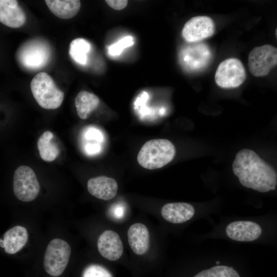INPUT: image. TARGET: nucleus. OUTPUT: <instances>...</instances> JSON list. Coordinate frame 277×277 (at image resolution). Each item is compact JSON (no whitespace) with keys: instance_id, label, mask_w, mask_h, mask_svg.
<instances>
[{"instance_id":"1","label":"nucleus","mask_w":277,"mask_h":277,"mask_svg":"<svg viewBox=\"0 0 277 277\" xmlns=\"http://www.w3.org/2000/svg\"><path fill=\"white\" fill-rule=\"evenodd\" d=\"M232 170L245 187L261 192L275 189L276 172L252 150L243 149L236 153Z\"/></svg>"},{"instance_id":"2","label":"nucleus","mask_w":277,"mask_h":277,"mask_svg":"<svg viewBox=\"0 0 277 277\" xmlns=\"http://www.w3.org/2000/svg\"><path fill=\"white\" fill-rule=\"evenodd\" d=\"M175 152V148L170 141L164 138L153 139L143 145L137 160L143 168L153 170L161 168L170 163Z\"/></svg>"},{"instance_id":"3","label":"nucleus","mask_w":277,"mask_h":277,"mask_svg":"<svg viewBox=\"0 0 277 277\" xmlns=\"http://www.w3.org/2000/svg\"><path fill=\"white\" fill-rule=\"evenodd\" d=\"M32 93L38 104L46 109H55L62 104L64 93L48 73L42 72L32 78L30 83Z\"/></svg>"},{"instance_id":"4","label":"nucleus","mask_w":277,"mask_h":277,"mask_svg":"<svg viewBox=\"0 0 277 277\" xmlns=\"http://www.w3.org/2000/svg\"><path fill=\"white\" fill-rule=\"evenodd\" d=\"M71 252V247L65 241L58 238L51 240L47 246L44 257L43 264L46 272L53 276L61 275L68 264Z\"/></svg>"},{"instance_id":"5","label":"nucleus","mask_w":277,"mask_h":277,"mask_svg":"<svg viewBox=\"0 0 277 277\" xmlns=\"http://www.w3.org/2000/svg\"><path fill=\"white\" fill-rule=\"evenodd\" d=\"M13 185L14 195L23 202L32 201L39 192V185L36 175L27 166L17 168L14 173Z\"/></svg>"},{"instance_id":"6","label":"nucleus","mask_w":277,"mask_h":277,"mask_svg":"<svg viewBox=\"0 0 277 277\" xmlns=\"http://www.w3.org/2000/svg\"><path fill=\"white\" fill-rule=\"evenodd\" d=\"M277 64V49L271 45L254 48L248 56L250 72L255 77L268 75Z\"/></svg>"},{"instance_id":"7","label":"nucleus","mask_w":277,"mask_h":277,"mask_svg":"<svg viewBox=\"0 0 277 277\" xmlns=\"http://www.w3.org/2000/svg\"><path fill=\"white\" fill-rule=\"evenodd\" d=\"M246 77L245 68L239 60L228 58L218 66L215 74L216 84L223 88H234L243 83Z\"/></svg>"},{"instance_id":"8","label":"nucleus","mask_w":277,"mask_h":277,"mask_svg":"<svg viewBox=\"0 0 277 277\" xmlns=\"http://www.w3.org/2000/svg\"><path fill=\"white\" fill-rule=\"evenodd\" d=\"M212 54L209 46L204 43H194L184 47L179 59L187 71L196 72L205 68L209 63Z\"/></svg>"},{"instance_id":"9","label":"nucleus","mask_w":277,"mask_h":277,"mask_svg":"<svg viewBox=\"0 0 277 277\" xmlns=\"http://www.w3.org/2000/svg\"><path fill=\"white\" fill-rule=\"evenodd\" d=\"M214 30V24L210 17L197 16L185 23L182 34L186 41L195 43L212 36Z\"/></svg>"},{"instance_id":"10","label":"nucleus","mask_w":277,"mask_h":277,"mask_svg":"<svg viewBox=\"0 0 277 277\" xmlns=\"http://www.w3.org/2000/svg\"><path fill=\"white\" fill-rule=\"evenodd\" d=\"M262 228L252 221H239L230 223L226 228V233L230 239L239 242H250L258 239Z\"/></svg>"},{"instance_id":"11","label":"nucleus","mask_w":277,"mask_h":277,"mask_svg":"<svg viewBox=\"0 0 277 277\" xmlns=\"http://www.w3.org/2000/svg\"><path fill=\"white\" fill-rule=\"evenodd\" d=\"M97 249L104 258L114 261L123 253V245L119 235L111 230L104 231L97 240Z\"/></svg>"},{"instance_id":"12","label":"nucleus","mask_w":277,"mask_h":277,"mask_svg":"<svg viewBox=\"0 0 277 277\" xmlns=\"http://www.w3.org/2000/svg\"><path fill=\"white\" fill-rule=\"evenodd\" d=\"M26 21V14L16 0H0V22L13 28L23 26Z\"/></svg>"},{"instance_id":"13","label":"nucleus","mask_w":277,"mask_h":277,"mask_svg":"<svg viewBox=\"0 0 277 277\" xmlns=\"http://www.w3.org/2000/svg\"><path fill=\"white\" fill-rule=\"evenodd\" d=\"M87 189L93 196L107 201L113 199L116 195L118 185L114 179L106 176H98L88 181Z\"/></svg>"},{"instance_id":"14","label":"nucleus","mask_w":277,"mask_h":277,"mask_svg":"<svg viewBox=\"0 0 277 277\" xmlns=\"http://www.w3.org/2000/svg\"><path fill=\"white\" fill-rule=\"evenodd\" d=\"M127 236L129 244L135 254L143 255L147 252L150 245V234L144 224L136 223L131 225Z\"/></svg>"},{"instance_id":"15","label":"nucleus","mask_w":277,"mask_h":277,"mask_svg":"<svg viewBox=\"0 0 277 277\" xmlns=\"http://www.w3.org/2000/svg\"><path fill=\"white\" fill-rule=\"evenodd\" d=\"M194 214V207L187 203H171L164 205L161 209L162 217L173 224H180L190 220Z\"/></svg>"},{"instance_id":"16","label":"nucleus","mask_w":277,"mask_h":277,"mask_svg":"<svg viewBox=\"0 0 277 277\" xmlns=\"http://www.w3.org/2000/svg\"><path fill=\"white\" fill-rule=\"evenodd\" d=\"M28 239L27 229L23 226L17 225L4 233L3 240L0 239V246L4 248L6 253L14 254L26 245Z\"/></svg>"},{"instance_id":"17","label":"nucleus","mask_w":277,"mask_h":277,"mask_svg":"<svg viewBox=\"0 0 277 277\" xmlns=\"http://www.w3.org/2000/svg\"><path fill=\"white\" fill-rule=\"evenodd\" d=\"M50 11L62 19H69L75 16L81 8L78 0H46Z\"/></svg>"},{"instance_id":"18","label":"nucleus","mask_w":277,"mask_h":277,"mask_svg":"<svg viewBox=\"0 0 277 277\" xmlns=\"http://www.w3.org/2000/svg\"><path fill=\"white\" fill-rule=\"evenodd\" d=\"M100 103V99L94 94L85 90L80 91L75 98L78 116L83 120L88 118L97 108Z\"/></svg>"},{"instance_id":"19","label":"nucleus","mask_w":277,"mask_h":277,"mask_svg":"<svg viewBox=\"0 0 277 277\" xmlns=\"http://www.w3.org/2000/svg\"><path fill=\"white\" fill-rule=\"evenodd\" d=\"M54 135L50 131H45L38 138L37 148L41 159L48 162L55 160L60 154V149L52 141Z\"/></svg>"},{"instance_id":"20","label":"nucleus","mask_w":277,"mask_h":277,"mask_svg":"<svg viewBox=\"0 0 277 277\" xmlns=\"http://www.w3.org/2000/svg\"><path fill=\"white\" fill-rule=\"evenodd\" d=\"M90 49L91 45L88 41L77 38L71 42L69 53L71 57L76 63L85 65L87 63L88 54Z\"/></svg>"},{"instance_id":"21","label":"nucleus","mask_w":277,"mask_h":277,"mask_svg":"<svg viewBox=\"0 0 277 277\" xmlns=\"http://www.w3.org/2000/svg\"><path fill=\"white\" fill-rule=\"evenodd\" d=\"M85 152L89 155H93L98 153L101 149L99 144L103 139V135L98 129L94 127H89L85 130L83 133Z\"/></svg>"},{"instance_id":"22","label":"nucleus","mask_w":277,"mask_h":277,"mask_svg":"<svg viewBox=\"0 0 277 277\" xmlns=\"http://www.w3.org/2000/svg\"><path fill=\"white\" fill-rule=\"evenodd\" d=\"M194 277H240L232 267L217 265L203 270Z\"/></svg>"},{"instance_id":"23","label":"nucleus","mask_w":277,"mask_h":277,"mask_svg":"<svg viewBox=\"0 0 277 277\" xmlns=\"http://www.w3.org/2000/svg\"><path fill=\"white\" fill-rule=\"evenodd\" d=\"M47 58V52L38 48H33L31 52L28 50L24 55V64L31 67H39L45 64Z\"/></svg>"},{"instance_id":"24","label":"nucleus","mask_w":277,"mask_h":277,"mask_svg":"<svg viewBox=\"0 0 277 277\" xmlns=\"http://www.w3.org/2000/svg\"><path fill=\"white\" fill-rule=\"evenodd\" d=\"M133 44V38L131 36H125L110 46L108 48V53L111 56L119 55L125 48L131 46Z\"/></svg>"},{"instance_id":"25","label":"nucleus","mask_w":277,"mask_h":277,"mask_svg":"<svg viewBox=\"0 0 277 277\" xmlns=\"http://www.w3.org/2000/svg\"><path fill=\"white\" fill-rule=\"evenodd\" d=\"M83 277H112V275L104 267L94 264L85 269Z\"/></svg>"},{"instance_id":"26","label":"nucleus","mask_w":277,"mask_h":277,"mask_svg":"<svg viewBox=\"0 0 277 277\" xmlns=\"http://www.w3.org/2000/svg\"><path fill=\"white\" fill-rule=\"evenodd\" d=\"M106 3L112 8L121 10L124 9L128 4V1L126 0H106Z\"/></svg>"}]
</instances>
